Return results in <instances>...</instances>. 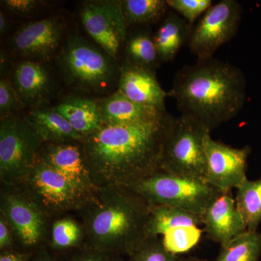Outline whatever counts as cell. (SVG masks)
<instances>
[{
    "mask_svg": "<svg viewBox=\"0 0 261 261\" xmlns=\"http://www.w3.org/2000/svg\"><path fill=\"white\" fill-rule=\"evenodd\" d=\"M181 257L170 252L160 238H149L126 261H180Z\"/></svg>",
    "mask_w": 261,
    "mask_h": 261,
    "instance_id": "f1b7e54d",
    "label": "cell"
},
{
    "mask_svg": "<svg viewBox=\"0 0 261 261\" xmlns=\"http://www.w3.org/2000/svg\"><path fill=\"white\" fill-rule=\"evenodd\" d=\"M202 225V216L171 206L150 207L146 233L147 238H159L168 231L181 226Z\"/></svg>",
    "mask_w": 261,
    "mask_h": 261,
    "instance_id": "7402d4cb",
    "label": "cell"
},
{
    "mask_svg": "<svg viewBox=\"0 0 261 261\" xmlns=\"http://www.w3.org/2000/svg\"><path fill=\"white\" fill-rule=\"evenodd\" d=\"M17 187L49 219L79 212L97 195L77 186L39 159Z\"/></svg>",
    "mask_w": 261,
    "mask_h": 261,
    "instance_id": "5b68a950",
    "label": "cell"
},
{
    "mask_svg": "<svg viewBox=\"0 0 261 261\" xmlns=\"http://www.w3.org/2000/svg\"><path fill=\"white\" fill-rule=\"evenodd\" d=\"M166 3L192 25L214 5L211 0H166Z\"/></svg>",
    "mask_w": 261,
    "mask_h": 261,
    "instance_id": "f546056e",
    "label": "cell"
},
{
    "mask_svg": "<svg viewBox=\"0 0 261 261\" xmlns=\"http://www.w3.org/2000/svg\"><path fill=\"white\" fill-rule=\"evenodd\" d=\"M44 2L39 0H4L1 5L5 11L10 14L27 16L40 10L44 5Z\"/></svg>",
    "mask_w": 261,
    "mask_h": 261,
    "instance_id": "d6a6232c",
    "label": "cell"
},
{
    "mask_svg": "<svg viewBox=\"0 0 261 261\" xmlns=\"http://www.w3.org/2000/svg\"><path fill=\"white\" fill-rule=\"evenodd\" d=\"M121 7L126 25L153 23L169 8L164 0H123Z\"/></svg>",
    "mask_w": 261,
    "mask_h": 261,
    "instance_id": "4316f807",
    "label": "cell"
},
{
    "mask_svg": "<svg viewBox=\"0 0 261 261\" xmlns=\"http://www.w3.org/2000/svg\"><path fill=\"white\" fill-rule=\"evenodd\" d=\"M246 89V80L238 67L212 58L183 66L168 96L174 98L182 115L211 132L238 116L245 105Z\"/></svg>",
    "mask_w": 261,
    "mask_h": 261,
    "instance_id": "7a4b0ae2",
    "label": "cell"
},
{
    "mask_svg": "<svg viewBox=\"0 0 261 261\" xmlns=\"http://www.w3.org/2000/svg\"><path fill=\"white\" fill-rule=\"evenodd\" d=\"M193 25L179 15L170 13L154 36L160 61H173L186 43L188 44Z\"/></svg>",
    "mask_w": 261,
    "mask_h": 261,
    "instance_id": "44dd1931",
    "label": "cell"
},
{
    "mask_svg": "<svg viewBox=\"0 0 261 261\" xmlns=\"http://www.w3.org/2000/svg\"><path fill=\"white\" fill-rule=\"evenodd\" d=\"M69 261H126L114 252L98 250L87 246L75 249Z\"/></svg>",
    "mask_w": 261,
    "mask_h": 261,
    "instance_id": "1f68e13d",
    "label": "cell"
},
{
    "mask_svg": "<svg viewBox=\"0 0 261 261\" xmlns=\"http://www.w3.org/2000/svg\"><path fill=\"white\" fill-rule=\"evenodd\" d=\"M56 109L84 137L95 133L105 125L97 102L89 98L69 96L62 99Z\"/></svg>",
    "mask_w": 261,
    "mask_h": 261,
    "instance_id": "ffe728a7",
    "label": "cell"
},
{
    "mask_svg": "<svg viewBox=\"0 0 261 261\" xmlns=\"http://www.w3.org/2000/svg\"><path fill=\"white\" fill-rule=\"evenodd\" d=\"M202 226L211 240L221 245L247 231L231 192L222 194L205 211Z\"/></svg>",
    "mask_w": 261,
    "mask_h": 261,
    "instance_id": "2e32d148",
    "label": "cell"
},
{
    "mask_svg": "<svg viewBox=\"0 0 261 261\" xmlns=\"http://www.w3.org/2000/svg\"><path fill=\"white\" fill-rule=\"evenodd\" d=\"M201 231L195 226H181L168 231L163 236V243L168 250L178 255L192 248L198 243Z\"/></svg>",
    "mask_w": 261,
    "mask_h": 261,
    "instance_id": "83f0119b",
    "label": "cell"
},
{
    "mask_svg": "<svg viewBox=\"0 0 261 261\" xmlns=\"http://www.w3.org/2000/svg\"><path fill=\"white\" fill-rule=\"evenodd\" d=\"M236 201L248 231H257L261 222V177L246 179L238 187Z\"/></svg>",
    "mask_w": 261,
    "mask_h": 261,
    "instance_id": "cb8c5ba5",
    "label": "cell"
},
{
    "mask_svg": "<svg viewBox=\"0 0 261 261\" xmlns=\"http://www.w3.org/2000/svg\"><path fill=\"white\" fill-rule=\"evenodd\" d=\"M84 29L103 51L116 58L126 41L121 1H89L81 9Z\"/></svg>",
    "mask_w": 261,
    "mask_h": 261,
    "instance_id": "8fae6325",
    "label": "cell"
},
{
    "mask_svg": "<svg viewBox=\"0 0 261 261\" xmlns=\"http://www.w3.org/2000/svg\"><path fill=\"white\" fill-rule=\"evenodd\" d=\"M126 188L140 196L150 207L171 206L201 216L224 194L206 181L161 168Z\"/></svg>",
    "mask_w": 261,
    "mask_h": 261,
    "instance_id": "277c9868",
    "label": "cell"
},
{
    "mask_svg": "<svg viewBox=\"0 0 261 261\" xmlns=\"http://www.w3.org/2000/svg\"><path fill=\"white\" fill-rule=\"evenodd\" d=\"M25 119L42 137L46 143H82L84 137L73 128L56 108L36 106Z\"/></svg>",
    "mask_w": 261,
    "mask_h": 261,
    "instance_id": "d6986e66",
    "label": "cell"
},
{
    "mask_svg": "<svg viewBox=\"0 0 261 261\" xmlns=\"http://www.w3.org/2000/svg\"><path fill=\"white\" fill-rule=\"evenodd\" d=\"M10 27V21L8 17L3 13V10L0 12V33L1 35H4L8 32Z\"/></svg>",
    "mask_w": 261,
    "mask_h": 261,
    "instance_id": "d590c367",
    "label": "cell"
},
{
    "mask_svg": "<svg viewBox=\"0 0 261 261\" xmlns=\"http://www.w3.org/2000/svg\"><path fill=\"white\" fill-rule=\"evenodd\" d=\"M24 107L17 95L11 82L2 78L0 81V114L2 118L12 116L20 107Z\"/></svg>",
    "mask_w": 261,
    "mask_h": 261,
    "instance_id": "4dcf8cb0",
    "label": "cell"
},
{
    "mask_svg": "<svg viewBox=\"0 0 261 261\" xmlns=\"http://www.w3.org/2000/svg\"><path fill=\"white\" fill-rule=\"evenodd\" d=\"M86 238L83 224L69 216L57 219L50 228V246L58 251L83 247Z\"/></svg>",
    "mask_w": 261,
    "mask_h": 261,
    "instance_id": "d4e9b609",
    "label": "cell"
},
{
    "mask_svg": "<svg viewBox=\"0 0 261 261\" xmlns=\"http://www.w3.org/2000/svg\"><path fill=\"white\" fill-rule=\"evenodd\" d=\"M118 90L134 102L166 111V92L158 82L154 70L126 62L119 73Z\"/></svg>",
    "mask_w": 261,
    "mask_h": 261,
    "instance_id": "9a60e30c",
    "label": "cell"
},
{
    "mask_svg": "<svg viewBox=\"0 0 261 261\" xmlns=\"http://www.w3.org/2000/svg\"><path fill=\"white\" fill-rule=\"evenodd\" d=\"M180 261H206L205 260H202V259L198 258V257H187L181 258Z\"/></svg>",
    "mask_w": 261,
    "mask_h": 261,
    "instance_id": "74e56055",
    "label": "cell"
},
{
    "mask_svg": "<svg viewBox=\"0 0 261 261\" xmlns=\"http://www.w3.org/2000/svg\"><path fill=\"white\" fill-rule=\"evenodd\" d=\"M174 118L167 113L152 121L105 124L84 137L82 145L96 188L127 187L159 171Z\"/></svg>",
    "mask_w": 261,
    "mask_h": 261,
    "instance_id": "6da1fadb",
    "label": "cell"
},
{
    "mask_svg": "<svg viewBox=\"0 0 261 261\" xmlns=\"http://www.w3.org/2000/svg\"><path fill=\"white\" fill-rule=\"evenodd\" d=\"M106 125L129 124L159 119L167 114L151 106H144L130 100L119 90L110 97L97 102Z\"/></svg>",
    "mask_w": 261,
    "mask_h": 261,
    "instance_id": "ac0fdd59",
    "label": "cell"
},
{
    "mask_svg": "<svg viewBox=\"0 0 261 261\" xmlns=\"http://www.w3.org/2000/svg\"><path fill=\"white\" fill-rule=\"evenodd\" d=\"M113 58L81 37H70L58 63L67 81L84 90L102 92L117 76Z\"/></svg>",
    "mask_w": 261,
    "mask_h": 261,
    "instance_id": "52a82bcc",
    "label": "cell"
},
{
    "mask_svg": "<svg viewBox=\"0 0 261 261\" xmlns=\"http://www.w3.org/2000/svg\"><path fill=\"white\" fill-rule=\"evenodd\" d=\"M207 160L206 180L223 193L238 189L247 178V159L251 147L235 148L214 140L207 134L204 140Z\"/></svg>",
    "mask_w": 261,
    "mask_h": 261,
    "instance_id": "7c38bea8",
    "label": "cell"
},
{
    "mask_svg": "<svg viewBox=\"0 0 261 261\" xmlns=\"http://www.w3.org/2000/svg\"><path fill=\"white\" fill-rule=\"evenodd\" d=\"M126 56L132 64L153 70L160 61L154 39L147 32L132 34L126 41Z\"/></svg>",
    "mask_w": 261,
    "mask_h": 261,
    "instance_id": "484cf974",
    "label": "cell"
},
{
    "mask_svg": "<svg viewBox=\"0 0 261 261\" xmlns=\"http://www.w3.org/2000/svg\"><path fill=\"white\" fill-rule=\"evenodd\" d=\"M37 159L53 168L86 191L96 194L82 143L44 144Z\"/></svg>",
    "mask_w": 261,
    "mask_h": 261,
    "instance_id": "5bb4252c",
    "label": "cell"
},
{
    "mask_svg": "<svg viewBox=\"0 0 261 261\" xmlns=\"http://www.w3.org/2000/svg\"><path fill=\"white\" fill-rule=\"evenodd\" d=\"M44 144L27 120L10 116L0 123V179L2 185L18 186L37 161Z\"/></svg>",
    "mask_w": 261,
    "mask_h": 261,
    "instance_id": "ba28073f",
    "label": "cell"
},
{
    "mask_svg": "<svg viewBox=\"0 0 261 261\" xmlns=\"http://www.w3.org/2000/svg\"><path fill=\"white\" fill-rule=\"evenodd\" d=\"M15 236L13 229L5 217L0 213V250L2 251L13 250L15 243Z\"/></svg>",
    "mask_w": 261,
    "mask_h": 261,
    "instance_id": "836d02e7",
    "label": "cell"
},
{
    "mask_svg": "<svg viewBox=\"0 0 261 261\" xmlns=\"http://www.w3.org/2000/svg\"><path fill=\"white\" fill-rule=\"evenodd\" d=\"M0 213L13 229L15 239L29 251L40 246L49 231V218L17 186L2 185Z\"/></svg>",
    "mask_w": 261,
    "mask_h": 261,
    "instance_id": "30bf717a",
    "label": "cell"
},
{
    "mask_svg": "<svg viewBox=\"0 0 261 261\" xmlns=\"http://www.w3.org/2000/svg\"><path fill=\"white\" fill-rule=\"evenodd\" d=\"M150 206L126 187L98 189L80 213L84 246L129 257L147 240Z\"/></svg>",
    "mask_w": 261,
    "mask_h": 261,
    "instance_id": "3957f363",
    "label": "cell"
},
{
    "mask_svg": "<svg viewBox=\"0 0 261 261\" xmlns=\"http://www.w3.org/2000/svg\"><path fill=\"white\" fill-rule=\"evenodd\" d=\"M241 4L221 0L214 4L193 25L188 45L197 61L212 58L221 46L231 41L241 22Z\"/></svg>",
    "mask_w": 261,
    "mask_h": 261,
    "instance_id": "9c48e42d",
    "label": "cell"
},
{
    "mask_svg": "<svg viewBox=\"0 0 261 261\" xmlns=\"http://www.w3.org/2000/svg\"><path fill=\"white\" fill-rule=\"evenodd\" d=\"M32 256V252L31 251L5 250L0 254V261H30Z\"/></svg>",
    "mask_w": 261,
    "mask_h": 261,
    "instance_id": "e575fe53",
    "label": "cell"
},
{
    "mask_svg": "<svg viewBox=\"0 0 261 261\" xmlns=\"http://www.w3.org/2000/svg\"><path fill=\"white\" fill-rule=\"evenodd\" d=\"M63 32L64 25L56 17L32 22L17 31L12 39V47L20 56L44 61L59 47Z\"/></svg>",
    "mask_w": 261,
    "mask_h": 261,
    "instance_id": "4fadbf2b",
    "label": "cell"
},
{
    "mask_svg": "<svg viewBox=\"0 0 261 261\" xmlns=\"http://www.w3.org/2000/svg\"><path fill=\"white\" fill-rule=\"evenodd\" d=\"M221 246L215 261H259L261 256V233L247 230Z\"/></svg>",
    "mask_w": 261,
    "mask_h": 261,
    "instance_id": "603a6c76",
    "label": "cell"
},
{
    "mask_svg": "<svg viewBox=\"0 0 261 261\" xmlns=\"http://www.w3.org/2000/svg\"><path fill=\"white\" fill-rule=\"evenodd\" d=\"M11 84L24 106H39L53 88V77L47 67L33 61L20 62L15 67Z\"/></svg>",
    "mask_w": 261,
    "mask_h": 261,
    "instance_id": "e0dca14e",
    "label": "cell"
},
{
    "mask_svg": "<svg viewBox=\"0 0 261 261\" xmlns=\"http://www.w3.org/2000/svg\"><path fill=\"white\" fill-rule=\"evenodd\" d=\"M208 133L210 130L192 117L181 114L175 118L163 146L161 169L207 181L204 140Z\"/></svg>",
    "mask_w": 261,
    "mask_h": 261,
    "instance_id": "8992f818",
    "label": "cell"
},
{
    "mask_svg": "<svg viewBox=\"0 0 261 261\" xmlns=\"http://www.w3.org/2000/svg\"><path fill=\"white\" fill-rule=\"evenodd\" d=\"M30 261H58L56 257L53 256L51 254L46 250H41L37 252L35 256L31 259Z\"/></svg>",
    "mask_w": 261,
    "mask_h": 261,
    "instance_id": "8d00e7d4",
    "label": "cell"
}]
</instances>
